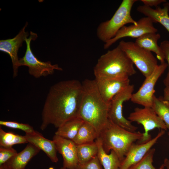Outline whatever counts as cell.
Masks as SVG:
<instances>
[{"label": "cell", "mask_w": 169, "mask_h": 169, "mask_svg": "<svg viewBox=\"0 0 169 169\" xmlns=\"http://www.w3.org/2000/svg\"><path fill=\"white\" fill-rule=\"evenodd\" d=\"M83 92L82 83L76 79L60 81L51 86L42 110L41 129L50 124L58 128L79 116Z\"/></svg>", "instance_id": "1"}, {"label": "cell", "mask_w": 169, "mask_h": 169, "mask_svg": "<svg viewBox=\"0 0 169 169\" xmlns=\"http://www.w3.org/2000/svg\"><path fill=\"white\" fill-rule=\"evenodd\" d=\"M82 83L83 92L79 116L92 125L99 134L108 121L110 104L103 100L95 79H85Z\"/></svg>", "instance_id": "2"}, {"label": "cell", "mask_w": 169, "mask_h": 169, "mask_svg": "<svg viewBox=\"0 0 169 169\" xmlns=\"http://www.w3.org/2000/svg\"><path fill=\"white\" fill-rule=\"evenodd\" d=\"M94 72L95 78L124 79L136 71L131 59L118 45L99 58Z\"/></svg>", "instance_id": "3"}, {"label": "cell", "mask_w": 169, "mask_h": 169, "mask_svg": "<svg viewBox=\"0 0 169 169\" xmlns=\"http://www.w3.org/2000/svg\"><path fill=\"white\" fill-rule=\"evenodd\" d=\"M143 133L132 132L114 123L109 119L105 126L99 133L103 148L107 154L113 150L117 154L121 162L129 149L137 141L143 136Z\"/></svg>", "instance_id": "4"}, {"label": "cell", "mask_w": 169, "mask_h": 169, "mask_svg": "<svg viewBox=\"0 0 169 169\" xmlns=\"http://www.w3.org/2000/svg\"><path fill=\"white\" fill-rule=\"evenodd\" d=\"M137 0H123L109 20L103 22L97 29L98 38L105 43L113 38L119 31L128 23L137 24L131 15L132 8Z\"/></svg>", "instance_id": "5"}, {"label": "cell", "mask_w": 169, "mask_h": 169, "mask_svg": "<svg viewBox=\"0 0 169 169\" xmlns=\"http://www.w3.org/2000/svg\"><path fill=\"white\" fill-rule=\"evenodd\" d=\"M118 45L145 78L150 75L158 65L157 60L152 52L135 42L122 40Z\"/></svg>", "instance_id": "6"}, {"label": "cell", "mask_w": 169, "mask_h": 169, "mask_svg": "<svg viewBox=\"0 0 169 169\" xmlns=\"http://www.w3.org/2000/svg\"><path fill=\"white\" fill-rule=\"evenodd\" d=\"M37 37L36 33L31 31L29 38L25 39L26 49L24 56L19 59V66H27L29 74L36 78L52 74L55 70L62 71V69L58 64H52L50 61H41L34 55L31 48L30 43Z\"/></svg>", "instance_id": "7"}, {"label": "cell", "mask_w": 169, "mask_h": 169, "mask_svg": "<svg viewBox=\"0 0 169 169\" xmlns=\"http://www.w3.org/2000/svg\"><path fill=\"white\" fill-rule=\"evenodd\" d=\"M128 120L131 122H136L141 124L143 127V136L138 141V144L145 143L151 139V136L149 134L150 131L156 128L165 131L167 130L164 122L152 107L136 108L130 114Z\"/></svg>", "instance_id": "8"}, {"label": "cell", "mask_w": 169, "mask_h": 169, "mask_svg": "<svg viewBox=\"0 0 169 169\" xmlns=\"http://www.w3.org/2000/svg\"><path fill=\"white\" fill-rule=\"evenodd\" d=\"M134 90V86L130 84L125 89L115 95L110 104L108 112L109 119L114 123L132 132H135L138 127L133 125L131 122L123 115V103L131 99Z\"/></svg>", "instance_id": "9"}, {"label": "cell", "mask_w": 169, "mask_h": 169, "mask_svg": "<svg viewBox=\"0 0 169 169\" xmlns=\"http://www.w3.org/2000/svg\"><path fill=\"white\" fill-rule=\"evenodd\" d=\"M168 66L165 62L156 67L152 73L146 78L138 90L133 94L130 100L133 103L143 106L152 107L154 87L157 81Z\"/></svg>", "instance_id": "10"}, {"label": "cell", "mask_w": 169, "mask_h": 169, "mask_svg": "<svg viewBox=\"0 0 169 169\" xmlns=\"http://www.w3.org/2000/svg\"><path fill=\"white\" fill-rule=\"evenodd\" d=\"M158 29L155 28L153 22L148 17L142 18L137 21V24L125 26L117 32L112 39L105 43L104 48L108 49L114 44L123 38L129 37L137 38L148 33H157Z\"/></svg>", "instance_id": "11"}, {"label": "cell", "mask_w": 169, "mask_h": 169, "mask_svg": "<svg viewBox=\"0 0 169 169\" xmlns=\"http://www.w3.org/2000/svg\"><path fill=\"white\" fill-rule=\"evenodd\" d=\"M28 24V22H26L23 27L13 38L0 41V51L7 53L11 58L13 78L17 76L18 69L20 67L18 55L19 49L22 46L23 41H25V39L27 38L29 35L28 32L25 31Z\"/></svg>", "instance_id": "12"}, {"label": "cell", "mask_w": 169, "mask_h": 169, "mask_svg": "<svg viewBox=\"0 0 169 169\" xmlns=\"http://www.w3.org/2000/svg\"><path fill=\"white\" fill-rule=\"evenodd\" d=\"M53 140L57 151L63 157V167L67 169H77L79 162L75 143L72 140L55 134Z\"/></svg>", "instance_id": "13"}, {"label": "cell", "mask_w": 169, "mask_h": 169, "mask_svg": "<svg viewBox=\"0 0 169 169\" xmlns=\"http://www.w3.org/2000/svg\"><path fill=\"white\" fill-rule=\"evenodd\" d=\"M99 91L104 100L108 104L113 98L130 84V80L95 78Z\"/></svg>", "instance_id": "14"}, {"label": "cell", "mask_w": 169, "mask_h": 169, "mask_svg": "<svg viewBox=\"0 0 169 169\" xmlns=\"http://www.w3.org/2000/svg\"><path fill=\"white\" fill-rule=\"evenodd\" d=\"M165 133L161 129L152 139L143 143L133 144L122 161L119 169H128L133 165L140 161Z\"/></svg>", "instance_id": "15"}, {"label": "cell", "mask_w": 169, "mask_h": 169, "mask_svg": "<svg viewBox=\"0 0 169 169\" xmlns=\"http://www.w3.org/2000/svg\"><path fill=\"white\" fill-rule=\"evenodd\" d=\"M40 150L28 143L22 151L0 166V169H25L29 161L40 151Z\"/></svg>", "instance_id": "16"}, {"label": "cell", "mask_w": 169, "mask_h": 169, "mask_svg": "<svg viewBox=\"0 0 169 169\" xmlns=\"http://www.w3.org/2000/svg\"><path fill=\"white\" fill-rule=\"evenodd\" d=\"M24 136L28 143L43 151L53 162H58L57 151L53 140L45 138L36 131L33 133L26 134Z\"/></svg>", "instance_id": "17"}, {"label": "cell", "mask_w": 169, "mask_h": 169, "mask_svg": "<svg viewBox=\"0 0 169 169\" xmlns=\"http://www.w3.org/2000/svg\"><path fill=\"white\" fill-rule=\"evenodd\" d=\"M163 6L162 8L158 6L153 9L144 5H140L136 9L138 12L151 19L153 23L161 24L169 33V3H164Z\"/></svg>", "instance_id": "18"}, {"label": "cell", "mask_w": 169, "mask_h": 169, "mask_svg": "<svg viewBox=\"0 0 169 169\" xmlns=\"http://www.w3.org/2000/svg\"><path fill=\"white\" fill-rule=\"evenodd\" d=\"M160 38V34L157 33H148L136 38L135 42L140 47L154 53L162 63L165 62L162 50L157 43Z\"/></svg>", "instance_id": "19"}, {"label": "cell", "mask_w": 169, "mask_h": 169, "mask_svg": "<svg viewBox=\"0 0 169 169\" xmlns=\"http://www.w3.org/2000/svg\"><path fill=\"white\" fill-rule=\"evenodd\" d=\"M98 147L97 157L104 169H119L121 161L114 151L111 150L109 154L104 150L100 140L98 138L95 140Z\"/></svg>", "instance_id": "20"}, {"label": "cell", "mask_w": 169, "mask_h": 169, "mask_svg": "<svg viewBox=\"0 0 169 169\" xmlns=\"http://www.w3.org/2000/svg\"><path fill=\"white\" fill-rule=\"evenodd\" d=\"M84 121L79 116L72 118L58 128L55 134L72 140Z\"/></svg>", "instance_id": "21"}, {"label": "cell", "mask_w": 169, "mask_h": 169, "mask_svg": "<svg viewBox=\"0 0 169 169\" xmlns=\"http://www.w3.org/2000/svg\"><path fill=\"white\" fill-rule=\"evenodd\" d=\"M98 136L95 129L90 124L84 121L72 141L76 145L92 143L95 141Z\"/></svg>", "instance_id": "22"}, {"label": "cell", "mask_w": 169, "mask_h": 169, "mask_svg": "<svg viewBox=\"0 0 169 169\" xmlns=\"http://www.w3.org/2000/svg\"><path fill=\"white\" fill-rule=\"evenodd\" d=\"M79 163L83 164L90 161L97 155L98 147L96 142L76 145Z\"/></svg>", "instance_id": "23"}, {"label": "cell", "mask_w": 169, "mask_h": 169, "mask_svg": "<svg viewBox=\"0 0 169 169\" xmlns=\"http://www.w3.org/2000/svg\"><path fill=\"white\" fill-rule=\"evenodd\" d=\"M152 108L165 123L169 136V101L163 97L153 96Z\"/></svg>", "instance_id": "24"}, {"label": "cell", "mask_w": 169, "mask_h": 169, "mask_svg": "<svg viewBox=\"0 0 169 169\" xmlns=\"http://www.w3.org/2000/svg\"><path fill=\"white\" fill-rule=\"evenodd\" d=\"M28 143L24 136L12 132H6L0 128V146L10 148L15 145Z\"/></svg>", "instance_id": "25"}, {"label": "cell", "mask_w": 169, "mask_h": 169, "mask_svg": "<svg viewBox=\"0 0 169 169\" xmlns=\"http://www.w3.org/2000/svg\"><path fill=\"white\" fill-rule=\"evenodd\" d=\"M155 149L151 148L139 161L133 165L128 169H164L163 164L159 168H156L153 165V157Z\"/></svg>", "instance_id": "26"}, {"label": "cell", "mask_w": 169, "mask_h": 169, "mask_svg": "<svg viewBox=\"0 0 169 169\" xmlns=\"http://www.w3.org/2000/svg\"><path fill=\"white\" fill-rule=\"evenodd\" d=\"M0 125L9 128L20 129L24 131L26 134H32L36 131L29 125L17 121L0 120Z\"/></svg>", "instance_id": "27"}, {"label": "cell", "mask_w": 169, "mask_h": 169, "mask_svg": "<svg viewBox=\"0 0 169 169\" xmlns=\"http://www.w3.org/2000/svg\"><path fill=\"white\" fill-rule=\"evenodd\" d=\"M12 147L10 148L0 146V166L8 161L17 153Z\"/></svg>", "instance_id": "28"}, {"label": "cell", "mask_w": 169, "mask_h": 169, "mask_svg": "<svg viewBox=\"0 0 169 169\" xmlns=\"http://www.w3.org/2000/svg\"><path fill=\"white\" fill-rule=\"evenodd\" d=\"M160 46L162 51L165 59L167 62L168 67V72L163 80V83L165 87H169V41L165 40L162 41L161 43Z\"/></svg>", "instance_id": "29"}, {"label": "cell", "mask_w": 169, "mask_h": 169, "mask_svg": "<svg viewBox=\"0 0 169 169\" xmlns=\"http://www.w3.org/2000/svg\"><path fill=\"white\" fill-rule=\"evenodd\" d=\"M97 156L83 164L79 163L77 169H102Z\"/></svg>", "instance_id": "30"}, {"label": "cell", "mask_w": 169, "mask_h": 169, "mask_svg": "<svg viewBox=\"0 0 169 169\" xmlns=\"http://www.w3.org/2000/svg\"><path fill=\"white\" fill-rule=\"evenodd\" d=\"M144 4V5L151 8L154 6L156 8L162 3H165L166 2V0H141Z\"/></svg>", "instance_id": "31"}, {"label": "cell", "mask_w": 169, "mask_h": 169, "mask_svg": "<svg viewBox=\"0 0 169 169\" xmlns=\"http://www.w3.org/2000/svg\"><path fill=\"white\" fill-rule=\"evenodd\" d=\"M165 100L169 101V87H165L164 90V97Z\"/></svg>", "instance_id": "32"}, {"label": "cell", "mask_w": 169, "mask_h": 169, "mask_svg": "<svg viewBox=\"0 0 169 169\" xmlns=\"http://www.w3.org/2000/svg\"><path fill=\"white\" fill-rule=\"evenodd\" d=\"M165 167L166 168V169H169V159L167 158H166L164 159V163L163 164Z\"/></svg>", "instance_id": "33"}, {"label": "cell", "mask_w": 169, "mask_h": 169, "mask_svg": "<svg viewBox=\"0 0 169 169\" xmlns=\"http://www.w3.org/2000/svg\"><path fill=\"white\" fill-rule=\"evenodd\" d=\"M59 169H67L66 168H65L63 166L62 167H61Z\"/></svg>", "instance_id": "34"}, {"label": "cell", "mask_w": 169, "mask_h": 169, "mask_svg": "<svg viewBox=\"0 0 169 169\" xmlns=\"http://www.w3.org/2000/svg\"></svg>", "instance_id": "35"}]
</instances>
